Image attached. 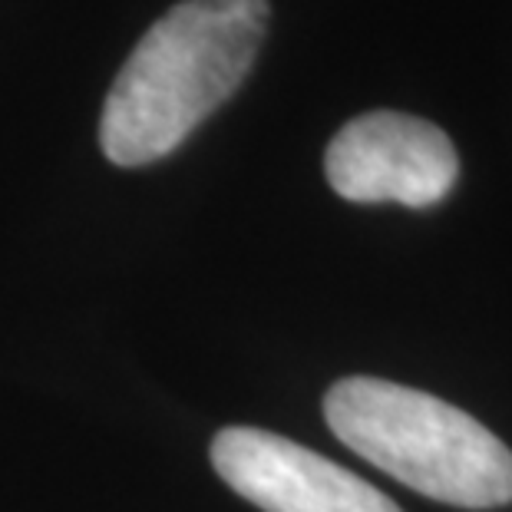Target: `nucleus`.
<instances>
[{"instance_id": "f257e3e1", "label": "nucleus", "mask_w": 512, "mask_h": 512, "mask_svg": "<svg viewBox=\"0 0 512 512\" xmlns=\"http://www.w3.org/2000/svg\"><path fill=\"white\" fill-rule=\"evenodd\" d=\"M265 30L268 0H182L159 17L106 96V159L146 166L179 149L242 86Z\"/></svg>"}, {"instance_id": "f03ea898", "label": "nucleus", "mask_w": 512, "mask_h": 512, "mask_svg": "<svg viewBox=\"0 0 512 512\" xmlns=\"http://www.w3.org/2000/svg\"><path fill=\"white\" fill-rule=\"evenodd\" d=\"M324 420L357 456L437 503H512V450L440 397L394 380L347 377L324 397Z\"/></svg>"}, {"instance_id": "7ed1b4c3", "label": "nucleus", "mask_w": 512, "mask_h": 512, "mask_svg": "<svg viewBox=\"0 0 512 512\" xmlns=\"http://www.w3.org/2000/svg\"><path fill=\"white\" fill-rule=\"evenodd\" d=\"M331 189L347 202H397L430 209L453 192L460 156L440 126L407 113H364L331 139L324 156Z\"/></svg>"}, {"instance_id": "20e7f679", "label": "nucleus", "mask_w": 512, "mask_h": 512, "mask_svg": "<svg viewBox=\"0 0 512 512\" xmlns=\"http://www.w3.org/2000/svg\"><path fill=\"white\" fill-rule=\"evenodd\" d=\"M212 463L261 512H400L367 479L268 430H222L212 440Z\"/></svg>"}]
</instances>
